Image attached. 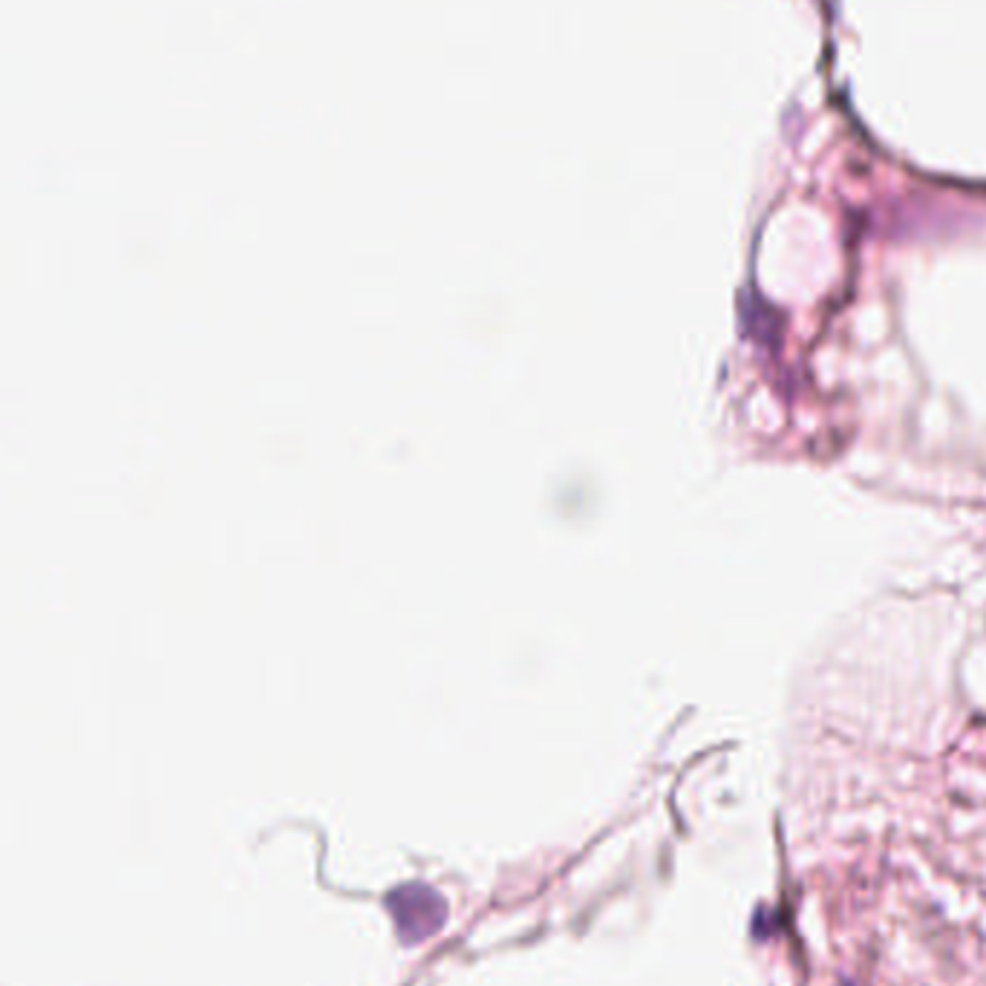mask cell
I'll use <instances>...</instances> for the list:
<instances>
[{
    "instance_id": "6da1fadb",
    "label": "cell",
    "mask_w": 986,
    "mask_h": 986,
    "mask_svg": "<svg viewBox=\"0 0 986 986\" xmlns=\"http://www.w3.org/2000/svg\"><path fill=\"white\" fill-rule=\"evenodd\" d=\"M386 909L393 912L398 937L410 946L436 935L442 929L444 917H447V905L439 897V891L421 886V883H407V886L390 891Z\"/></svg>"
}]
</instances>
